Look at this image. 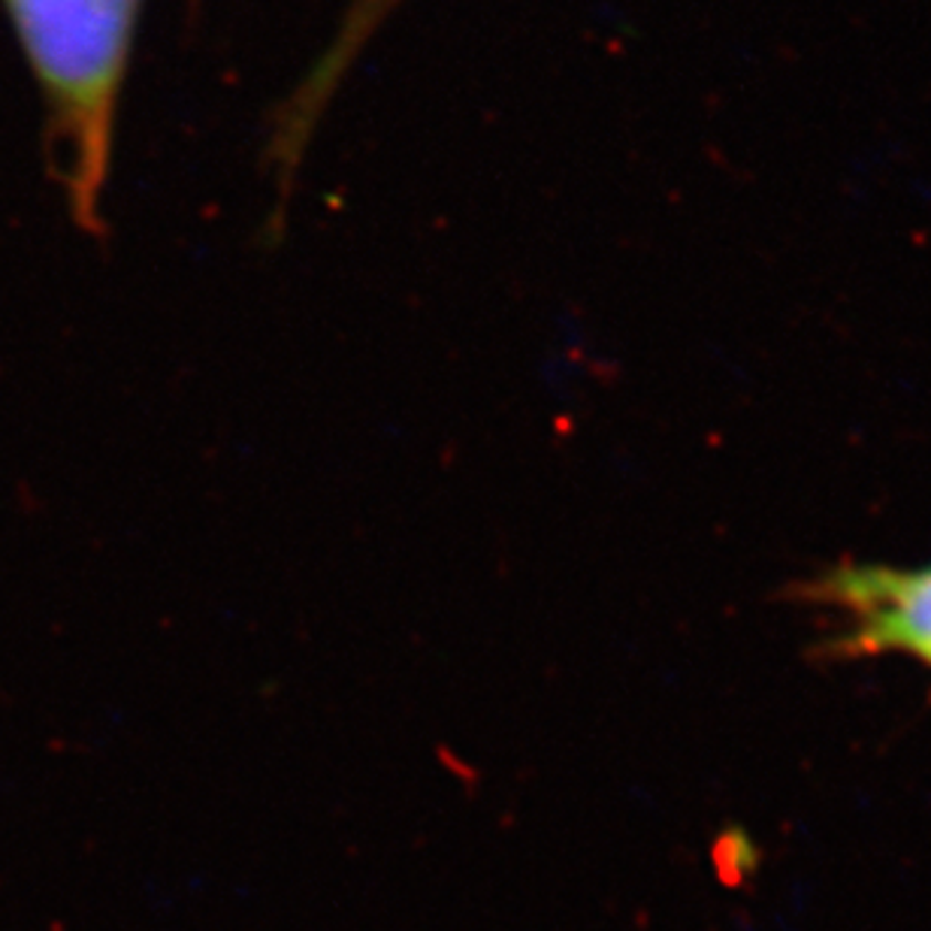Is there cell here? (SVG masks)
<instances>
[{
	"label": "cell",
	"instance_id": "cell-3",
	"mask_svg": "<svg viewBox=\"0 0 931 931\" xmlns=\"http://www.w3.org/2000/svg\"><path fill=\"white\" fill-rule=\"evenodd\" d=\"M387 3H390V0H366L364 7H360V24H364V28H366V22H369V15H373V12H378V10H385Z\"/></svg>",
	"mask_w": 931,
	"mask_h": 931
},
{
	"label": "cell",
	"instance_id": "cell-2",
	"mask_svg": "<svg viewBox=\"0 0 931 931\" xmlns=\"http://www.w3.org/2000/svg\"><path fill=\"white\" fill-rule=\"evenodd\" d=\"M795 596L831 614V653H898L931 669V563L917 568L840 563L805 580Z\"/></svg>",
	"mask_w": 931,
	"mask_h": 931
},
{
	"label": "cell",
	"instance_id": "cell-1",
	"mask_svg": "<svg viewBox=\"0 0 931 931\" xmlns=\"http://www.w3.org/2000/svg\"><path fill=\"white\" fill-rule=\"evenodd\" d=\"M7 7L67 148L73 203L94 218L139 0H7Z\"/></svg>",
	"mask_w": 931,
	"mask_h": 931
}]
</instances>
